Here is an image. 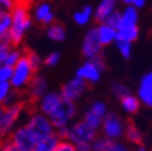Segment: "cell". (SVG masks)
I'll return each instance as SVG.
<instances>
[{"instance_id":"obj_26","label":"cell","mask_w":152,"mask_h":151,"mask_svg":"<svg viewBox=\"0 0 152 151\" xmlns=\"http://www.w3.org/2000/svg\"><path fill=\"white\" fill-rule=\"evenodd\" d=\"M24 53H26V52H24L22 48L17 47V46H12V47L9 50L6 57H5V59H4V65H7V67L13 68L18 62L22 59V57L24 56Z\"/></svg>"},{"instance_id":"obj_16","label":"cell","mask_w":152,"mask_h":151,"mask_svg":"<svg viewBox=\"0 0 152 151\" xmlns=\"http://www.w3.org/2000/svg\"><path fill=\"white\" fill-rule=\"evenodd\" d=\"M137 96L142 105L152 109V70L141 76L137 89Z\"/></svg>"},{"instance_id":"obj_15","label":"cell","mask_w":152,"mask_h":151,"mask_svg":"<svg viewBox=\"0 0 152 151\" xmlns=\"http://www.w3.org/2000/svg\"><path fill=\"white\" fill-rule=\"evenodd\" d=\"M33 20L36 21L39 24L44 27H48L50 24L56 22V15L52 9V5L47 0H42V1L37 3L31 12Z\"/></svg>"},{"instance_id":"obj_3","label":"cell","mask_w":152,"mask_h":151,"mask_svg":"<svg viewBox=\"0 0 152 151\" xmlns=\"http://www.w3.org/2000/svg\"><path fill=\"white\" fill-rule=\"evenodd\" d=\"M105 71H106L105 58L104 56H99V57L94 59H85L82 64L76 69L75 76L82 79L91 86L99 84Z\"/></svg>"},{"instance_id":"obj_33","label":"cell","mask_w":152,"mask_h":151,"mask_svg":"<svg viewBox=\"0 0 152 151\" xmlns=\"http://www.w3.org/2000/svg\"><path fill=\"white\" fill-rule=\"evenodd\" d=\"M11 92H12V87H11V84L10 82L0 85V106H4L5 105L6 99L10 96Z\"/></svg>"},{"instance_id":"obj_6","label":"cell","mask_w":152,"mask_h":151,"mask_svg":"<svg viewBox=\"0 0 152 151\" xmlns=\"http://www.w3.org/2000/svg\"><path fill=\"white\" fill-rule=\"evenodd\" d=\"M35 74H36L35 70L31 68L27 56L24 53L22 59L12 68V78L10 81L12 89L20 92V93L23 92L24 89H27L29 82L31 81Z\"/></svg>"},{"instance_id":"obj_24","label":"cell","mask_w":152,"mask_h":151,"mask_svg":"<svg viewBox=\"0 0 152 151\" xmlns=\"http://www.w3.org/2000/svg\"><path fill=\"white\" fill-rule=\"evenodd\" d=\"M61 141H62V138L59 137V134L54 133L53 136L48 138H45L40 141H37L33 151H56Z\"/></svg>"},{"instance_id":"obj_39","label":"cell","mask_w":152,"mask_h":151,"mask_svg":"<svg viewBox=\"0 0 152 151\" xmlns=\"http://www.w3.org/2000/svg\"><path fill=\"white\" fill-rule=\"evenodd\" d=\"M77 151H92V143L87 144H80V145H75Z\"/></svg>"},{"instance_id":"obj_4","label":"cell","mask_w":152,"mask_h":151,"mask_svg":"<svg viewBox=\"0 0 152 151\" xmlns=\"http://www.w3.org/2000/svg\"><path fill=\"white\" fill-rule=\"evenodd\" d=\"M126 126H127V121L118 112L110 110L99 128V133L106 137L107 139H110L111 141L122 140L124 136Z\"/></svg>"},{"instance_id":"obj_10","label":"cell","mask_w":152,"mask_h":151,"mask_svg":"<svg viewBox=\"0 0 152 151\" xmlns=\"http://www.w3.org/2000/svg\"><path fill=\"white\" fill-rule=\"evenodd\" d=\"M9 140L20 151H33L36 143L39 141L26 123L17 126L10 134Z\"/></svg>"},{"instance_id":"obj_31","label":"cell","mask_w":152,"mask_h":151,"mask_svg":"<svg viewBox=\"0 0 152 151\" xmlns=\"http://www.w3.org/2000/svg\"><path fill=\"white\" fill-rule=\"evenodd\" d=\"M27 58L31 65V68L35 70V73H39V70L41 69V67L44 65V58H41L40 54H37L34 51H28L26 52Z\"/></svg>"},{"instance_id":"obj_19","label":"cell","mask_w":152,"mask_h":151,"mask_svg":"<svg viewBox=\"0 0 152 151\" xmlns=\"http://www.w3.org/2000/svg\"><path fill=\"white\" fill-rule=\"evenodd\" d=\"M96 28H97L98 39H99L100 44L103 45V47L115 45L116 36H117V32L115 28L106 24V23H98L96 26Z\"/></svg>"},{"instance_id":"obj_11","label":"cell","mask_w":152,"mask_h":151,"mask_svg":"<svg viewBox=\"0 0 152 151\" xmlns=\"http://www.w3.org/2000/svg\"><path fill=\"white\" fill-rule=\"evenodd\" d=\"M88 88H89V85L86 81H83L82 79H80V78L74 75L72 78H70L68 81H65L61 86L59 93L63 97V99L77 103L87 93Z\"/></svg>"},{"instance_id":"obj_18","label":"cell","mask_w":152,"mask_h":151,"mask_svg":"<svg viewBox=\"0 0 152 151\" xmlns=\"http://www.w3.org/2000/svg\"><path fill=\"white\" fill-rule=\"evenodd\" d=\"M139 10L134 6H124L121 10V21L117 29L139 27Z\"/></svg>"},{"instance_id":"obj_8","label":"cell","mask_w":152,"mask_h":151,"mask_svg":"<svg viewBox=\"0 0 152 151\" xmlns=\"http://www.w3.org/2000/svg\"><path fill=\"white\" fill-rule=\"evenodd\" d=\"M24 111L26 104L22 100L9 106H4V112L0 120V137H10Z\"/></svg>"},{"instance_id":"obj_1","label":"cell","mask_w":152,"mask_h":151,"mask_svg":"<svg viewBox=\"0 0 152 151\" xmlns=\"http://www.w3.org/2000/svg\"><path fill=\"white\" fill-rule=\"evenodd\" d=\"M11 28L9 32V39L12 46H20L33 26V17L29 11L27 1H17L15 7L11 10Z\"/></svg>"},{"instance_id":"obj_35","label":"cell","mask_w":152,"mask_h":151,"mask_svg":"<svg viewBox=\"0 0 152 151\" xmlns=\"http://www.w3.org/2000/svg\"><path fill=\"white\" fill-rule=\"evenodd\" d=\"M120 21H121V10H117L116 12H113L104 23H106V24L113 27L115 29H117V27L120 24Z\"/></svg>"},{"instance_id":"obj_42","label":"cell","mask_w":152,"mask_h":151,"mask_svg":"<svg viewBox=\"0 0 152 151\" xmlns=\"http://www.w3.org/2000/svg\"><path fill=\"white\" fill-rule=\"evenodd\" d=\"M17 1H27V0H17Z\"/></svg>"},{"instance_id":"obj_25","label":"cell","mask_w":152,"mask_h":151,"mask_svg":"<svg viewBox=\"0 0 152 151\" xmlns=\"http://www.w3.org/2000/svg\"><path fill=\"white\" fill-rule=\"evenodd\" d=\"M117 36H116V41H126V43H135L139 39L140 35V29L139 27L135 28H121L116 29Z\"/></svg>"},{"instance_id":"obj_27","label":"cell","mask_w":152,"mask_h":151,"mask_svg":"<svg viewBox=\"0 0 152 151\" xmlns=\"http://www.w3.org/2000/svg\"><path fill=\"white\" fill-rule=\"evenodd\" d=\"M110 92L116 99H122L123 97L128 96L132 93V89L129 88V86H127L124 82L121 81H112L110 84Z\"/></svg>"},{"instance_id":"obj_37","label":"cell","mask_w":152,"mask_h":151,"mask_svg":"<svg viewBox=\"0 0 152 151\" xmlns=\"http://www.w3.org/2000/svg\"><path fill=\"white\" fill-rule=\"evenodd\" d=\"M56 151H77V150H76L74 144H71V143H69L66 140H62Z\"/></svg>"},{"instance_id":"obj_12","label":"cell","mask_w":152,"mask_h":151,"mask_svg":"<svg viewBox=\"0 0 152 151\" xmlns=\"http://www.w3.org/2000/svg\"><path fill=\"white\" fill-rule=\"evenodd\" d=\"M103 45L100 44L96 26L91 27L86 33L81 43V54L83 59H94L103 56Z\"/></svg>"},{"instance_id":"obj_7","label":"cell","mask_w":152,"mask_h":151,"mask_svg":"<svg viewBox=\"0 0 152 151\" xmlns=\"http://www.w3.org/2000/svg\"><path fill=\"white\" fill-rule=\"evenodd\" d=\"M24 123L31 129V132L35 134V137L37 138L39 141L57 133V130L54 129L50 117L41 114L37 110L30 111V114L28 115L27 121Z\"/></svg>"},{"instance_id":"obj_28","label":"cell","mask_w":152,"mask_h":151,"mask_svg":"<svg viewBox=\"0 0 152 151\" xmlns=\"http://www.w3.org/2000/svg\"><path fill=\"white\" fill-rule=\"evenodd\" d=\"M11 22H12L11 11H0V39L9 36Z\"/></svg>"},{"instance_id":"obj_5","label":"cell","mask_w":152,"mask_h":151,"mask_svg":"<svg viewBox=\"0 0 152 151\" xmlns=\"http://www.w3.org/2000/svg\"><path fill=\"white\" fill-rule=\"evenodd\" d=\"M79 114V106L77 103L63 100L61 106L57 109L53 114L50 116V120L57 132H59L66 127H69L74 121H76Z\"/></svg>"},{"instance_id":"obj_2","label":"cell","mask_w":152,"mask_h":151,"mask_svg":"<svg viewBox=\"0 0 152 151\" xmlns=\"http://www.w3.org/2000/svg\"><path fill=\"white\" fill-rule=\"evenodd\" d=\"M62 138V140H66L74 145L92 143L99 136V130L93 128L88 123H86L82 119L74 121L69 127L57 132Z\"/></svg>"},{"instance_id":"obj_21","label":"cell","mask_w":152,"mask_h":151,"mask_svg":"<svg viewBox=\"0 0 152 151\" xmlns=\"http://www.w3.org/2000/svg\"><path fill=\"white\" fill-rule=\"evenodd\" d=\"M123 138L128 145H133L135 147L139 145H142V140H144V136H142L141 129L132 121L127 122Z\"/></svg>"},{"instance_id":"obj_22","label":"cell","mask_w":152,"mask_h":151,"mask_svg":"<svg viewBox=\"0 0 152 151\" xmlns=\"http://www.w3.org/2000/svg\"><path fill=\"white\" fill-rule=\"evenodd\" d=\"M118 102H120L121 110L124 112L126 115H129V116L138 114L139 110H140V106H141V103H140L138 96L137 94H133V93L123 97Z\"/></svg>"},{"instance_id":"obj_34","label":"cell","mask_w":152,"mask_h":151,"mask_svg":"<svg viewBox=\"0 0 152 151\" xmlns=\"http://www.w3.org/2000/svg\"><path fill=\"white\" fill-rule=\"evenodd\" d=\"M12 78V68L7 65H1L0 67V85L10 82Z\"/></svg>"},{"instance_id":"obj_30","label":"cell","mask_w":152,"mask_h":151,"mask_svg":"<svg viewBox=\"0 0 152 151\" xmlns=\"http://www.w3.org/2000/svg\"><path fill=\"white\" fill-rule=\"evenodd\" d=\"M115 47L118 52V54L123 59H129L133 53V44L126 43V41H116Z\"/></svg>"},{"instance_id":"obj_17","label":"cell","mask_w":152,"mask_h":151,"mask_svg":"<svg viewBox=\"0 0 152 151\" xmlns=\"http://www.w3.org/2000/svg\"><path fill=\"white\" fill-rule=\"evenodd\" d=\"M120 0H100L94 7V21L97 23H104L107 18L118 10Z\"/></svg>"},{"instance_id":"obj_20","label":"cell","mask_w":152,"mask_h":151,"mask_svg":"<svg viewBox=\"0 0 152 151\" xmlns=\"http://www.w3.org/2000/svg\"><path fill=\"white\" fill-rule=\"evenodd\" d=\"M72 21L79 27H86L94 21V7L92 5H83L72 12Z\"/></svg>"},{"instance_id":"obj_36","label":"cell","mask_w":152,"mask_h":151,"mask_svg":"<svg viewBox=\"0 0 152 151\" xmlns=\"http://www.w3.org/2000/svg\"><path fill=\"white\" fill-rule=\"evenodd\" d=\"M120 3H122L124 6H134L140 10L145 6L146 0H120Z\"/></svg>"},{"instance_id":"obj_38","label":"cell","mask_w":152,"mask_h":151,"mask_svg":"<svg viewBox=\"0 0 152 151\" xmlns=\"http://www.w3.org/2000/svg\"><path fill=\"white\" fill-rule=\"evenodd\" d=\"M0 151H20L9 139L0 143Z\"/></svg>"},{"instance_id":"obj_41","label":"cell","mask_w":152,"mask_h":151,"mask_svg":"<svg viewBox=\"0 0 152 151\" xmlns=\"http://www.w3.org/2000/svg\"><path fill=\"white\" fill-rule=\"evenodd\" d=\"M3 112H4V106H0V120H1V116H3Z\"/></svg>"},{"instance_id":"obj_13","label":"cell","mask_w":152,"mask_h":151,"mask_svg":"<svg viewBox=\"0 0 152 151\" xmlns=\"http://www.w3.org/2000/svg\"><path fill=\"white\" fill-rule=\"evenodd\" d=\"M27 97L30 103H36L40 98L50 91L48 89V80L41 73H36L34 78L29 82L27 87Z\"/></svg>"},{"instance_id":"obj_9","label":"cell","mask_w":152,"mask_h":151,"mask_svg":"<svg viewBox=\"0 0 152 151\" xmlns=\"http://www.w3.org/2000/svg\"><path fill=\"white\" fill-rule=\"evenodd\" d=\"M109 111H110V109L105 100L94 99L87 105L86 110L83 111L82 120L86 123H88L89 126H92L93 128L99 130L104 119L109 114Z\"/></svg>"},{"instance_id":"obj_40","label":"cell","mask_w":152,"mask_h":151,"mask_svg":"<svg viewBox=\"0 0 152 151\" xmlns=\"http://www.w3.org/2000/svg\"><path fill=\"white\" fill-rule=\"evenodd\" d=\"M134 151H148V149L146 146H144V145H139V146H137L134 149Z\"/></svg>"},{"instance_id":"obj_23","label":"cell","mask_w":152,"mask_h":151,"mask_svg":"<svg viewBox=\"0 0 152 151\" xmlns=\"http://www.w3.org/2000/svg\"><path fill=\"white\" fill-rule=\"evenodd\" d=\"M46 36L53 43H63L66 39V29L62 23L54 22L46 27Z\"/></svg>"},{"instance_id":"obj_32","label":"cell","mask_w":152,"mask_h":151,"mask_svg":"<svg viewBox=\"0 0 152 151\" xmlns=\"http://www.w3.org/2000/svg\"><path fill=\"white\" fill-rule=\"evenodd\" d=\"M61 61H62V54L58 51H52L44 58V65L48 68H54L61 63Z\"/></svg>"},{"instance_id":"obj_29","label":"cell","mask_w":152,"mask_h":151,"mask_svg":"<svg viewBox=\"0 0 152 151\" xmlns=\"http://www.w3.org/2000/svg\"><path fill=\"white\" fill-rule=\"evenodd\" d=\"M111 143L110 139L99 133V136L92 141V151H107Z\"/></svg>"},{"instance_id":"obj_14","label":"cell","mask_w":152,"mask_h":151,"mask_svg":"<svg viewBox=\"0 0 152 151\" xmlns=\"http://www.w3.org/2000/svg\"><path fill=\"white\" fill-rule=\"evenodd\" d=\"M63 100L64 99L61 96L59 91H48L45 96L40 98V100L36 102V110L50 117L61 106Z\"/></svg>"}]
</instances>
